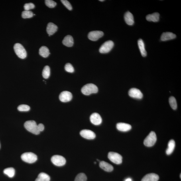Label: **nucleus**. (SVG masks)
<instances>
[{"label": "nucleus", "mask_w": 181, "mask_h": 181, "mask_svg": "<svg viewBox=\"0 0 181 181\" xmlns=\"http://www.w3.org/2000/svg\"><path fill=\"white\" fill-rule=\"evenodd\" d=\"M33 16L34 14L33 12L30 11H24L22 13V17L24 19L31 18Z\"/></svg>", "instance_id": "29"}, {"label": "nucleus", "mask_w": 181, "mask_h": 181, "mask_svg": "<svg viewBox=\"0 0 181 181\" xmlns=\"http://www.w3.org/2000/svg\"><path fill=\"white\" fill-rule=\"evenodd\" d=\"M45 3L48 7L50 8H54L56 5V2L52 0H46Z\"/></svg>", "instance_id": "33"}, {"label": "nucleus", "mask_w": 181, "mask_h": 181, "mask_svg": "<svg viewBox=\"0 0 181 181\" xmlns=\"http://www.w3.org/2000/svg\"><path fill=\"white\" fill-rule=\"evenodd\" d=\"M176 35L172 33L167 32L163 33L161 37V40L162 41H166L173 39L176 38Z\"/></svg>", "instance_id": "17"}, {"label": "nucleus", "mask_w": 181, "mask_h": 181, "mask_svg": "<svg viewBox=\"0 0 181 181\" xmlns=\"http://www.w3.org/2000/svg\"><path fill=\"white\" fill-rule=\"evenodd\" d=\"M98 88L96 85L93 84H88L85 85L81 89V91L83 94L86 95L96 93L98 92Z\"/></svg>", "instance_id": "2"}, {"label": "nucleus", "mask_w": 181, "mask_h": 181, "mask_svg": "<svg viewBox=\"0 0 181 181\" xmlns=\"http://www.w3.org/2000/svg\"><path fill=\"white\" fill-rule=\"evenodd\" d=\"M39 129L40 132H42L43 131L44 129V127L43 124L40 123L38 125Z\"/></svg>", "instance_id": "36"}, {"label": "nucleus", "mask_w": 181, "mask_h": 181, "mask_svg": "<svg viewBox=\"0 0 181 181\" xmlns=\"http://www.w3.org/2000/svg\"><path fill=\"white\" fill-rule=\"evenodd\" d=\"M80 134L82 137L87 139L92 140L95 139L96 137L94 132L90 130H83L81 131Z\"/></svg>", "instance_id": "11"}, {"label": "nucleus", "mask_w": 181, "mask_h": 181, "mask_svg": "<svg viewBox=\"0 0 181 181\" xmlns=\"http://www.w3.org/2000/svg\"><path fill=\"white\" fill-rule=\"evenodd\" d=\"M3 173L9 178H12L15 176V171L13 168L9 167L5 169L3 171Z\"/></svg>", "instance_id": "26"}, {"label": "nucleus", "mask_w": 181, "mask_h": 181, "mask_svg": "<svg viewBox=\"0 0 181 181\" xmlns=\"http://www.w3.org/2000/svg\"><path fill=\"white\" fill-rule=\"evenodd\" d=\"M99 1H104V0H100Z\"/></svg>", "instance_id": "38"}, {"label": "nucleus", "mask_w": 181, "mask_h": 181, "mask_svg": "<svg viewBox=\"0 0 181 181\" xmlns=\"http://www.w3.org/2000/svg\"><path fill=\"white\" fill-rule=\"evenodd\" d=\"M94 163H95V164H96V162H94Z\"/></svg>", "instance_id": "39"}, {"label": "nucleus", "mask_w": 181, "mask_h": 181, "mask_svg": "<svg viewBox=\"0 0 181 181\" xmlns=\"http://www.w3.org/2000/svg\"><path fill=\"white\" fill-rule=\"evenodd\" d=\"M0 147H1V144H0Z\"/></svg>", "instance_id": "41"}, {"label": "nucleus", "mask_w": 181, "mask_h": 181, "mask_svg": "<svg viewBox=\"0 0 181 181\" xmlns=\"http://www.w3.org/2000/svg\"><path fill=\"white\" fill-rule=\"evenodd\" d=\"M87 177L86 174L80 173L77 175L75 179V181H87Z\"/></svg>", "instance_id": "30"}, {"label": "nucleus", "mask_w": 181, "mask_h": 181, "mask_svg": "<svg viewBox=\"0 0 181 181\" xmlns=\"http://www.w3.org/2000/svg\"><path fill=\"white\" fill-rule=\"evenodd\" d=\"M159 14L158 13H155L149 14L146 16V19L148 21L158 22L159 20Z\"/></svg>", "instance_id": "21"}, {"label": "nucleus", "mask_w": 181, "mask_h": 181, "mask_svg": "<svg viewBox=\"0 0 181 181\" xmlns=\"http://www.w3.org/2000/svg\"><path fill=\"white\" fill-rule=\"evenodd\" d=\"M169 103L171 107L174 110H176L177 108V104L176 100L174 97H170L169 99Z\"/></svg>", "instance_id": "28"}, {"label": "nucleus", "mask_w": 181, "mask_h": 181, "mask_svg": "<svg viewBox=\"0 0 181 181\" xmlns=\"http://www.w3.org/2000/svg\"><path fill=\"white\" fill-rule=\"evenodd\" d=\"M90 121L91 123L95 125H100L102 122V119L99 114L94 113L91 115Z\"/></svg>", "instance_id": "13"}, {"label": "nucleus", "mask_w": 181, "mask_h": 181, "mask_svg": "<svg viewBox=\"0 0 181 181\" xmlns=\"http://www.w3.org/2000/svg\"><path fill=\"white\" fill-rule=\"evenodd\" d=\"M35 7L34 4L32 3H26L24 5V9L25 11H29L30 10L34 9Z\"/></svg>", "instance_id": "35"}, {"label": "nucleus", "mask_w": 181, "mask_h": 181, "mask_svg": "<svg viewBox=\"0 0 181 181\" xmlns=\"http://www.w3.org/2000/svg\"><path fill=\"white\" fill-rule=\"evenodd\" d=\"M72 94L70 92L64 91L60 94L59 99L61 101L66 102L70 101L72 99Z\"/></svg>", "instance_id": "10"}, {"label": "nucleus", "mask_w": 181, "mask_h": 181, "mask_svg": "<svg viewBox=\"0 0 181 181\" xmlns=\"http://www.w3.org/2000/svg\"><path fill=\"white\" fill-rule=\"evenodd\" d=\"M159 180V176L155 174H149L146 175L142 178L141 181H158Z\"/></svg>", "instance_id": "16"}, {"label": "nucleus", "mask_w": 181, "mask_h": 181, "mask_svg": "<svg viewBox=\"0 0 181 181\" xmlns=\"http://www.w3.org/2000/svg\"><path fill=\"white\" fill-rule=\"evenodd\" d=\"M157 141L156 134L154 132L152 131L144 140V145L148 147L154 146Z\"/></svg>", "instance_id": "5"}, {"label": "nucleus", "mask_w": 181, "mask_h": 181, "mask_svg": "<svg viewBox=\"0 0 181 181\" xmlns=\"http://www.w3.org/2000/svg\"><path fill=\"white\" fill-rule=\"evenodd\" d=\"M50 67L46 66H45L42 72V76L45 79L49 78L50 76Z\"/></svg>", "instance_id": "27"}, {"label": "nucleus", "mask_w": 181, "mask_h": 181, "mask_svg": "<svg viewBox=\"0 0 181 181\" xmlns=\"http://www.w3.org/2000/svg\"><path fill=\"white\" fill-rule=\"evenodd\" d=\"M58 27L57 26L53 23H49L48 24L47 27L46 31L49 36L52 35L57 31Z\"/></svg>", "instance_id": "15"}, {"label": "nucleus", "mask_w": 181, "mask_h": 181, "mask_svg": "<svg viewBox=\"0 0 181 181\" xmlns=\"http://www.w3.org/2000/svg\"><path fill=\"white\" fill-rule=\"evenodd\" d=\"M21 158L22 160L29 163H33L37 160V156L32 152H26L22 154Z\"/></svg>", "instance_id": "4"}, {"label": "nucleus", "mask_w": 181, "mask_h": 181, "mask_svg": "<svg viewBox=\"0 0 181 181\" xmlns=\"http://www.w3.org/2000/svg\"><path fill=\"white\" fill-rule=\"evenodd\" d=\"M181 174H180V178H181Z\"/></svg>", "instance_id": "40"}, {"label": "nucleus", "mask_w": 181, "mask_h": 181, "mask_svg": "<svg viewBox=\"0 0 181 181\" xmlns=\"http://www.w3.org/2000/svg\"><path fill=\"white\" fill-rule=\"evenodd\" d=\"M108 157L109 159L113 163L117 164H119L122 163L123 157L121 155L117 153L110 152Z\"/></svg>", "instance_id": "6"}, {"label": "nucleus", "mask_w": 181, "mask_h": 181, "mask_svg": "<svg viewBox=\"0 0 181 181\" xmlns=\"http://www.w3.org/2000/svg\"><path fill=\"white\" fill-rule=\"evenodd\" d=\"M62 3L66 7L67 9H68V10H72V5H71L70 2L68 1H66V0H62L61 1Z\"/></svg>", "instance_id": "34"}, {"label": "nucleus", "mask_w": 181, "mask_h": 181, "mask_svg": "<svg viewBox=\"0 0 181 181\" xmlns=\"http://www.w3.org/2000/svg\"><path fill=\"white\" fill-rule=\"evenodd\" d=\"M62 43L65 46L68 47L72 46L74 43V39L72 36L68 35L65 37L62 41Z\"/></svg>", "instance_id": "20"}, {"label": "nucleus", "mask_w": 181, "mask_h": 181, "mask_svg": "<svg viewBox=\"0 0 181 181\" xmlns=\"http://www.w3.org/2000/svg\"><path fill=\"white\" fill-rule=\"evenodd\" d=\"M24 127L28 131L35 135H39L40 133L38 125L35 121H26L24 123Z\"/></svg>", "instance_id": "1"}, {"label": "nucleus", "mask_w": 181, "mask_h": 181, "mask_svg": "<svg viewBox=\"0 0 181 181\" xmlns=\"http://www.w3.org/2000/svg\"><path fill=\"white\" fill-rule=\"evenodd\" d=\"M125 181H132V180L131 178H128Z\"/></svg>", "instance_id": "37"}, {"label": "nucleus", "mask_w": 181, "mask_h": 181, "mask_svg": "<svg viewBox=\"0 0 181 181\" xmlns=\"http://www.w3.org/2000/svg\"><path fill=\"white\" fill-rule=\"evenodd\" d=\"M138 45L142 56L145 57L147 56V53L145 49V44L143 40L141 39L138 40Z\"/></svg>", "instance_id": "22"}, {"label": "nucleus", "mask_w": 181, "mask_h": 181, "mask_svg": "<svg viewBox=\"0 0 181 181\" xmlns=\"http://www.w3.org/2000/svg\"><path fill=\"white\" fill-rule=\"evenodd\" d=\"M30 109L29 106L26 105H21L18 107V110L20 111H28Z\"/></svg>", "instance_id": "31"}, {"label": "nucleus", "mask_w": 181, "mask_h": 181, "mask_svg": "<svg viewBox=\"0 0 181 181\" xmlns=\"http://www.w3.org/2000/svg\"><path fill=\"white\" fill-rule=\"evenodd\" d=\"M125 21L127 25L132 26L134 23V18L133 14L129 12H126L124 16Z\"/></svg>", "instance_id": "18"}, {"label": "nucleus", "mask_w": 181, "mask_h": 181, "mask_svg": "<svg viewBox=\"0 0 181 181\" xmlns=\"http://www.w3.org/2000/svg\"><path fill=\"white\" fill-rule=\"evenodd\" d=\"M117 129L119 131L126 132L131 130L132 129V126L129 124L119 123L117 124Z\"/></svg>", "instance_id": "14"}, {"label": "nucleus", "mask_w": 181, "mask_h": 181, "mask_svg": "<svg viewBox=\"0 0 181 181\" xmlns=\"http://www.w3.org/2000/svg\"><path fill=\"white\" fill-rule=\"evenodd\" d=\"M103 32L100 31H95L90 32L88 34L89 39L93 41H96L103 36Z\"/></svg>", "instance_id": "9"}, {"label": "nucleus", "mask_w": 181, "mask_h": 181, "mask_svg": "<svg viewBox=\"0 0 181 181\" xmlns=\"http://www.w3.org/2000/svg\"><path fill=\"white\" fill-rule=\"evenodd\" d=\"M14 50L16 54L19 58L24 59L27 57V52L21 44L19 43L15 44L14 46Z\"/></svg>", "instance_id": "3"}, {"label": "nucleus", "mask_w": 181, "mask_h": 181, "mask_svg": "<svg viewBox=\"0 0 181 181\" xmlns=\"http://www.w3.org/2000/svg\"><path fill=\"white\" fill-rule=\"evenodd\" d=\"M129 95L130 97L137 99H141L143 97V94L141 91L135 88L130 89L129 92Z\"/></svg>", "instance_id": "12"}, {"label": "nucleus", "mask_w": 181, "mask_h": 181, "mask_svg": "<svg viewBox=\"0 0 181 181\" xmlns=\"http://www.w3.org/2000/svg\"><path fill=\"white\" fill-rule=\"evenodd\" d=\"M114 44L112 41L109 40L105 42L99 49V51L101 54H106L108 53L112 49Z\"/></svg>", "instance_id": "7"}, {"label": "nucleus", "mask_w": 181, "mask_h": 181, "mask_svg": "<svg viewBox=\"0 0 181 181\" xmlns=\"http://www.w3.org/2000/svg\"><path fill=\"white\" fill-rule=\"evenodd\" d=\"M100 167L106 172H110L113 171V167L112 165L104 161H102L100 163Z\"/></svg>", "instance_id": "19"}, {"label": "nucleus", "mask_w": 181, "mask_h": 181, "mask_svg": "<svg viewBox=\"0 0 181 181\" xmlns=\"http://www.w3.org/2000/svg\"><path fill=\"white\" fill-rule=\"evenodd\" d=\"M175 142L173 140H172L169 142L167 149L166 151V153L168 155H169L172 153L175 147Z\"/></svg>", "instance_id": "23"}, {"label": "nucleus", "mask_w": 181, "mask_h": 181, "mask_svg": "<svg viewBox=\"0 0 181 181\" xmlns=\"http://www.w3.org/2000/svg\"><path fill=\"white\" fill-rule=\"evenodd\" d=\"M49 176L45 173L42 172L39 174L35 181H50Z\"/></svg>", "instance_id": "25"}, {"label": "nucleus", "mask_w": 181, "mask_h": 181, "mask_svg": "<svg viewBox=\"0 0 181 181\" xmlns=\"http://www.w3.org/2000/svg\"><path fill=\"white\" fill-rule=\"evenodd\" d=\"M39 54L41 56L44 58L48 57L50 54L48 48L45 46H42L40 48Z\"/></svg>", "instance_id": "24"}, {"label": "nucleus", "mask_w": 181, "mask_h": 181, "mask_svg": "<svg viewBox=\"0 0 181 181\" xmlns=\"http://www.w3.org/2000/svg\"><path fill=\"white\" fill-rule=\"evenodd\" d=\"M52 163L56 166H64L66 163V160L63 156L59 155L53 156L51 158Z\"/></svg>", "instance_id": "8"}, {"label": "nucleus", "mask_w": 181, "mask_h": 181, "mask_svg": "<svg viewBox=\"0 0 181 181\" xmlns=\"http://www.w3.org/2000/svg\"><path fill=\"white\" fill-rule=\"evenodd\" d=\"M65 69L66 72L69 73H73L74 72V67L70 63H67L65 65Z\"/></svg>", "instance_id": "32"}]
</instances>
